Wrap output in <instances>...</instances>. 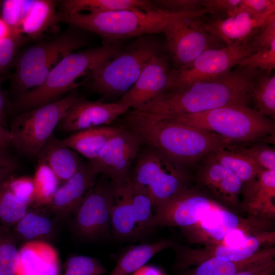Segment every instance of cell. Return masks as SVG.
<instances>
[{
	"label": "cell",
	"mask_w": 275,
	"mask_h": 275,
	"mask_svg": "<svg viewBox=\"0 0 275 275\" xmlns=\"http://www.w3.org/2000/svg\"><path fill=\"white\" fill-rule=\"evenodd\" d=\"M260 71L238 67L219 78L169 91L133 110L168 116L197 114L228 105L248 106Z\"/></svg>",
	"instance_id": "6da1fadb"
},
{
	"label": "cell",
	"mask_w": 275,
	"mask_h": 275,
	"mask_svg": "<svg viewBox=\"0 0 275 275\" xmlns=\"http://www.w3.org/2000/svg\"><path fill=\"white\" fill-rule=\"evenodd\" d=\"M125 114L127 127L142 143L183 166L195 163L212 151L232 143L213 132L134 110Z\"/></svg>",
	"instance_id": "7a4b0ae2"
},
{
	"label": "cell",
	"mask_w": 275,
	"mask_h": 275,
	"mask_svg": "<svg viewBox=\"0 0 275 275\" xmlns=\"http://www.w3.org/2000/svg\"><path fill=\"white\" fill-rule=\"evenodd\" d=\"M121 48L118 42H105L100 46L68 55L54 66L40 85L19 95L13 104L14 109L20 114L61 99L62 95L80 85L76 82L78 79L85 76L86 80Z\"/></svg>",
	"instance_id": "3957f363"
},
{
	"label": "cell",
	"mask_w": 275,
	"mask_h": 275,
	"mask_svg": "<svg viewBox=\"0 0 275 275\" xmlns=\"http://www.w3.org/2000/svg\"><path fill=\"white\" fill-rule=\"evenodd\" d=\"M205 10L181 13H170L157 10L152 12L124 10L88 13H62L59 18L78 29L94 33L106 42L139 37L162 33L163 28L184 18L203 16Z\"/></svg>",
	"instance_id": "277c9868"
},
{
	"label": "cell",
	"mask_w": 275,
	"mask_h": 275,
	"mask_svg": "<svg viewBox=\"0 0 275 275\" xmlns=\"http://www.w3.org/2000/svg\"><path fill=\"white\" fill-rule=\"evenodd\" d=\"M154 118L215 133L234 143L263 142L274 138L273 120L243 105H228L202 113Z\"/></svg>",
	"instance_id": "5b68a950"
},
{
	"label": "cell",
	"mask_w": 275,
	"mask_h": 275,
	"mask_svg": "<svg viewBox=\"0 0 275 275\" xmlns=\"http://www.w3.org/2000/svg\"><path fill=\"white\" fill-rule=\"evenodd\" d=\"M159 49L158 43L150 35L139 37L99 66L84 84L105 97H121Z\"/></svg>",
	"instance_id": "8992f818"
},
{
	"label": "cell",
	"mask_w": 275,
	"mask_h": 275,
	"mask_svg": "<svg viewBox=\"0 0 275 275\" xmlns=\"http://www.w3.org/2000/svg\"><path fill=\"white\" fill-rule=\"evenodd\" d=\"M82 98L72 91L55 102L18 114L10 125L11 145L25 156L37 157L68 109Z\"/></svg>",
	"instance_id": "52a82bcc"
},
{
	"label": "cell",
	"mask_w": 275,
	"mask_h": 275,
	"mask_svg": "<svg viewBox=\"0 0 275 275\" xmlns=\"http://www.w3.org/2000/svg\"><path fill=\"white\" fill-rule=\"evenodd\" d=\"M87 43L83 34L70 31L30 47L17 61L14 89L20 94L40 85L62 59Z\"/></svg>",
	"instance_id": "ba28073f"
},
{
	"label": "cell",
	"mask_w": 275,
	"mask_h": 275,
	"mask_svg": "<svg viewBox=\"0 0 275 275\" xmlns=\"http://www.w3.org/2000/svg\"><path fill=\"white\" fill-rule=\"evenodd\" d=\"M131 178L147 190L153 209L189 187L190 179L184 166L151 147L139 156Z\"/></svg>",
	"instance_id": "9c48e42d"
},
{
	"label": "cell",
	"mask_w": 275,
	"mask_h": 275,
	"mask_svg": "<svg viewBox=\"0 0 275 275\" xmlns=\"http://www.w3.org/2000/svg\"><path fill=\"white\" fill-rule=\"evenodd\" d=\"M256 51L250 42L240 46L207 49L188 65L172 69L167 92L219 78L231 72L241 60Z\"/></svg>",
	"instance_id": "30bf717a"
},
{
	"label": "cell",
	"mask_w": 275,
	"mask_h": 275,
	"mask_svg": "<svg viewBox=\"0 0 275 275\" xmlns=\"http://www.w3.org/2000/svg\"><path fill=\"white\" fill-rule=\"evenodd\" d=\"M273 220L250 215L242 217L236 212L223 207L211 211L197 224L182 230L186 239L191 243L216 245L236 230L253 234L274 231Z\"/></svg>",
	"instance_id": "8fae6325"
},
{
	"label": "cell",
	"mask_w": 275,
	"mask_h": 275,
	"mask_svg": "<svg viewBox=\"0 0 275 275\" xmlns=\"http://www.w3.org/2000/svg\"><path fill=\"white\" fill-rule=\"evenodd\" d=\"M202 16L180 19L167 25L162 33L165 36L167 46L174 68L184 67L205 50L214 47L216 36L204 29Z\"/></svg>",
	"instance_id": "7c38bea8"
},
{
	"label": "cell",
	"mask_w": 275,
	"mask_h": 275,
	"mask_svg": "<svg viewBox=\"0 0 275 275\" xmlns=\"http://www.w3.org/2000/svg\"><path fill=\"white\" fill-rule=\"evenodd\" d=\"M114 195L112 183L95 182L73 214L72 227L80 237L96 239L109 231Z\"/></svg>",
	"instance_id": "4fadbf2b"
},
{
	"label": "cell",
	"mask_w": 275,
	"mask_h": 275,
	"mask_svg": "<svg viewBox=\"0 0 275 275\" xmlns=\"http://www.w3.org/2000/svg\"><path fill=\"white\" fill-rule=\"evenodd\" d=\"M223 207L197 187H189L153 209L151 227L186 228L197 224L211 211Z\"/></svg>",
	"instance_id": "5bb4252c"
},
{
	"label": "cell",
	"mask_w": 275,
	"mask_h": 275,
	"mask_svg": "<svg viewBox=\"0 0 275 275\" xmlns=\"http://www.w3.org/2000/svg\"><path fill=\"white\" fill-rule=\"evenodd\" d=\"M275 242L274 231L258 233L248 236L237 245L225 244L204 246L197 249L186 246L175 247L176 269H183L196 266L209 259L223 257L232 261H241L256 254L262 249L273 246Z\"/></svg>",
	"instance_id": "9a60e30c"
},
{
	"label": "cell",
	"mask_w": 275,
	"mask_h": 275,
	"mask_svg": "<svg viewBox=\"0 0 275 275\" xmlns=\"http://www.w3.org/2000/svg\"><path fill=\"white\" fill-rule=\"evenodd\" d=\"M195 180L196 186L212 200L236 212L240 211L242 181L221 164L204 157Z\"/></svg>",
	"instance_id": "2e32d148"
},
{
	"label": "cell",
	"mask_w": 275,
	"mask_h": 275,
	"mask_svg": "<svg viewBox=\"0 0 275 275\" xmlns=\"http://www.w3.org/2000/svg\"><path fill=\"white\" fill-rule=\"evenodd\" d=\"M140 139L129 129L121 128L104 145L98 157L89 163L99 174L111 180L131 176L129 170L141 144Z\"/></svg>",
	"instance_id": "e0dca14e"
},
{
	"label": "cell",
	"mask_w": 275,
	"mask_h": 275,
	"mask_svg": "<svg viewBox=\"0 0 275 275\" xmlns=\"http://www.w3.org/2000/svg\"><path fill=\"white\" fill-rule=\"evenodd\" d=\"M172 69L164 56L155 55L133 86L117 103L135 109L167 92Z\"/></svg>",
	"instance_id": "ac0fdd59"
},
{
	"label": "cell",
	"mask_w": 275,
	"mask_h": 275,
	"mask_svg": "<svg viewBox=\"0 0 275 275\" xmlns=\"http://www.w3.org/2000/svg\"><path fill=\"white\" fill-rule=\"evenodd\" d=\"M129 108L115 102H103L81 99L72 105L58 127L65 132L103 126L125 114Z\"/></svg>",
	"instance_id": "d6986e66"
},
{
	"label": "cell",
	"mask_w": 275,
	"mask_h": 275,
	"mask_svg": "<svg viewBox=\"0 0 275 275\" xmlns=\"http://www.w3.org/2000/svg\"><path fill=\"white\" fill-rule=\"evenodd\" d=\"M99 173L89 163L82 164L70 178L59 186L46 206L56 219H65L73 215L86 193L96 182Z\"/></svg>",
	"instance_id": "ffe728a7"
},
{
	"label": "cell",
	"mask_w": 275,
	"mask_h": 275,
	"mask_svg": "<svg viewBox=\"0 0 275 275\" xmlns=\"http://www.w3.org/2000/svg\"><path fill=\"white\" fill-rule=\"evenodd\" d=\"M240 211L248 215L274 219L275 170H262L241 190Z\"/></svg>",
	"instance_id": "44dd1931"
},
{
	"label": "cell",
	"mask_w": 275,
	"mask_h": 275,
	"mask_svg": "<svg viewBox=\"0 0 275 275\" xmlns=\"http://www.w3.org/2000/svg\"><path fill=\"white\" fill-rule=\"evenodd\" d=\"M267 18L256 16L238 7L233 15L205 22L204 27L206 31L224 41L227 46H240L250 41Z\"/></svg>",
	"instance_id": "7402d4cb"
},
{
	"label": "cell",
	"mask_w": 275,
	"mask_h": 275,
	"mask_svg": "<svg viewBox=\"0 0 275 275\" xmlns=\"http://www.w3.org/2000/svg\"><path fill=\"white\" fill-rule=\"evenodd\" d=\"M114 202L111 217L113 234L120 239H133L141 236L136 212L131 200V176L123 180H111Z\"/></svg>",
	"instance_id": "603a6c76"
},
{
	"label": "cell",
	"mask_w": 275,
	"mask_h": 275,
	"mask_svg": "<svg viewBox=\"0 0 275 275\" xmlns=\"http://www.w3.org/2000/svg\"><path fill=\"white\" fill-rule=\"evenodd\" d=\"M17 275H60L58 253L46 241L25 242L19 249Z\"/></svg>",
	"instance_id": "cb8c5ba5"
},
{
	"label": "cell",
	"mask_w": 275,
	"mask_h": 275,
	"mask_svg": "<svg viewBox=\"0 0 275 275\" xmlns=\"http://www.w3.org/2000/svg\"><path fill=\"white\" fill-rule=\"evenodd\" d=\"M37 157L39 161L49 167L60 181H65L70 178L82 165L77 154L53 134L42 148Z\"/></svg>",
	"instance_id": "d4e9b609"
},
{
	"label": "cell",
	"mask_w": 275,
	"mask_h": 275,
	"mask_svg": "<svg viewBox=\"0 0 275 275\" xmlns=\"http://www.w3.org/2000/svg\"><path fill=\"white\" fill-rule=\"evenodd\" d=\"M55 221L38 207L29 208L26 214L11 227V229L17 242H47L55 235Z\"/></svg>",
	"instance_id": "484cf974"
},
{
	"label": "cell",
	"mask_w": 275,
	"mask_h": 275,
	"mask_svg": "<svg viewBox=\"0 0 275 275\" xmlns=\"http://www.w3.org/2000/svg\"><path fill=\"white\" fill-rule=\"evenodd\" d=\"M275 248H264L252 257L241 261L214 257L201 263L182 275H234L261 261L274 258Z\"/></svg>",
	"instance_id": "4316f807"
},
{
	"label": "cell",
	"mask_w": 275,
	"mask_h": 275,
	"mask_svg": "<svg viewBox=\"0 0 275 275\" xmlns=\"http://www.w3.org/2000/svg\"><path fill=\"white\" fill-rule=\"evenodd\" d=\"M121 129L105 126L91 128L75 132L62 141L90 161L98 157L106 143Z\"/></svg>",
	"instance_id": "83f0119b"
},
{
	"label": "cell",
	"mask_w": 275,
	"mask_h": 275,
	"mask_svg": "<svg viewBox=\"0 0 275 275\" xmlns=\"http://www.w3.org/2000/svg\"><path fill=\"white\" fill-rule=\"evenodd\" d=\"M64 13L106 12L124 10L152 12L157 10L151 1L146 0H66L62 3Z\"/></svg>",
	"instance_id": "f1b7e54d"
},
{
	"label": "cell",
	"mask_w": 275,
	"mask_h": 275,
	"mask_svg": "<svg viewBox=\"0 0 275 275\" xmlns=\"http://www.w3.org/2000/svg\"><path fill=\"white\" fill-rule=\"evenodd\" d=\"M234 143L216 149L205 157L229 170L243 183L254 179L262 170L251 158L237 150Z\"/></svg>",
	"instance_id": "f546056e"
},
{
	"label": "cell",
	"mask_w": 275,
	"mask_h": 275,
	"mask_svg": "<svg viewBox=\"0 0 275 275\" xmlns=\"http://www.w3.org/2000/svg\"><path fill=\"white\" fill-rule=\"evenodd\" d=\"M174 244L171 240H161L134 246L119 258L109 275H130L145 265L155 254Z\"/></svg>",
	"instance_id": "4dcf8cb0"
},
{
	"label": "cell",
	"mask_w": 275,
	"mask_h": 275,
	"mask_svg": "<svg viewBox=\"0 0 275 275\" xmlns=\"http://www.w3.org/2000/svg\"><path fill=\"white\" fill-rule=\"evenodd\" d=\"M56 2L35 0L32 8L22 21L20 33L36 39L42 36L56 18Z\"/></svg>",
	"instance_id": "1f68e13d"
},
{
	"label": "cell",
	"mask_w": 275,
	"mask_h": 275,
	"mask_svg": "<svg viewBox=\"0 0 275 275\" xmlns=\"http://www.w3.org/2000/svg\"><path fill=\"white\" fill-rule=\"evenodd\" d=\"M266 72L255 80L252 93L256 111L272 120L275 117V76Z\"/></svg>",
	"instance_id": "d6a6232c"
},
{
	"label": "cell",
	"mask_w": 275,
	"mask_h": 275,
	"mask_svg": "<svg viewBox=\"0 0 275 275\" xmlns=\"http://www.w3.org/2000/svg\"><path fill=\"white\" fill-rule=\"evenodd\" d=\"M35 187L33 207L46 206L59 187V179L45 162L39 161L33 177Z\"/></svg>",
	"instance_id": "836d02e7"
},
{
	"label": "cell",
	"mask_w": 275,
	"mask_h": 275,
	"mask_svg": "<svg viewBox=\"0 0 275 275\" xmlns=\"http://www.w3.org/2000/svg\"><path fill=\"white\" fill-rule=\"evenodd\" d=\"M17 242L11 227L0 224V275H17Z\"/></svg>",
	"instance_id": "e575fe53"
},
{
	"label": "cell",
	"mask_w": 275,
	"mask_h": 275,
	"mask_svg": "<svg viewBox=\"0 0 275 275\" xmlns=\"http://www.w3.org/2000/svg\"><path fill=\"white\" fill-rule=\"evenodd\" d=\"M29 208L16 198L5 179L0 182V224L12 227L26 214Z\"/></svg>",
	"instance_id": "d590c367"
},
{
	"label": "cell",
	"mask_w": 275,
	"mask_h": 275,
	"mask_svg": "<svg viewBox=\"0 0 275 275\" xmlns=\"http://www.w3.org/2000/svg\"><path fill=\"white\" fill-rule=\"evenodd\" d=\"M131 200L136 212L138 230L142 236L152 229L154 215L153 203L145 188L132 181Z\"/></svg>",
	"instance_id": "8d00e7d4"
},
{
	"label": "cell",
	"mask_w": 275,
	"mask_h": 275,
	"mask_svg": "<svg viewBox=\"0 0 275 275\" xmlns=\"http://www.w3.org/2000/svg\"><path fill=\"white\" fill-rule=\"evenodd\" d=\"M234 148L263 169L275 170L274 149L263 142L234 143Z\"/></svg>",
	"instance_id": "74e56055"
},
{
	"label": "cell",
	"mask_w": 275,
	"mask_h": 275,
	"mask_svg": "<svg viewBox=\"0 0 275 275\" xmlns=\"http://www.w3.org/2000/svg\"><path fill=\"white\" fill-rule=\"evenodd\" d=\"M34 0H5L2 5V19L11 31L21 35L22 21L30 12Z\"/></svg>",
	"instance_id": "f35d334b"
},
{
	"label": "cell",
	"mask_w": 275,
	"mask_h": 275,
	"mask_svg": "<svg viewBox=\"0 0 275 275\" xmlns=\"http://www.w3.org/2000/svg\"><path fill=\"white\" fill-rule=\"evenodd\" d=\"M63 275H103L107 269L95 258L75 255L69 257L64 265Z\"/></svg>",
	"instance_id": "ab89813d"
},
{
	"label": "cell",
	"mask_w": 275,
	"mask_h": 275,
	"mask_svg": "<svg viewBox=\"0 0 275 275\" xmlns=\"http://www.w3.org/2000/svg\"><path fill=\"white\" fill-rule=\"evenodd\" d=\"M237 66L240 68L266 70L270 73L275 68V43L262 47L242 59Z\"/></svg>",
	"instance_id": "60d3db41"
},
{
	"label": "cell",
	"mask_w": 275,
	"mask_h": 275,
	"mask_svg": "<svg viewBox=\"0 0 275 275\" xmlns=\"http://www.w3.org/2000/svg\"><path fill=\"white\" fill-rule=\"evenodd\" d=\"M9 188L22 203L29 207L33 205L35 199V187L33 177L25 176H14L5 179Z\"/></svg>",
	"instance_id": "b9f144b4"
},
{
	"label": "cell",
	"mask_w": 275,
	"mask_h": 275,
	"mask_svg": "<svg viewBox=\"0 0 275 275\" xmlns=\"http://www.w3.org/2000/svg\"><path fill=\"white\" fill-rule=\"evenodd\" d=\"M159 10L170 13L193 12L203 10L202 0L151 1Z\"/></svg>",
	"instance_id": "7bdbcfd3"
},
{
	"label": "cell",
	"mask_w": 275,
	"mask_h": 275,
	"mask_svg": "<svg viewBox=\"0 0 275 275\" xmlns=\"http://www.w3.org/2000/svg\"><path fill=\"white\" fill-rule=\"evenodd\" d=\"M239 8L256 16L266 18L274 14V0H241Z\"/></svg>",
	"instance_id": "ee69618b"
},
{
	"label": "cell",
	"mask_w": 275,
	"mask_h": 275,
	"mask_svg": "<svg viewBox=\"0 0 275 275\" xmlns=\"http://www.w3.org/2000/svg\"><path fill=\"white\" fill-rule=\"evenodd\" d=\"M20 35L12 34L0 40V74L12 61L16 52Z\"/></svg>",
	"instance_id": "f6af8a7d"
},
{
	"label": "cell",
	"mask_w": 275,
	"mask_h": 275,
	"mask_svg": "<svg viewBox=\"0 0 275 275\" xmlns=\"http://www.w3.org/2000/svg\"><path fill=\"white\" fill-rule=\"evenodd\" d=\"M241 0H202L204 9L212 14L233 15L238 8Z\"/></svg>",
	"instance_id": "bcb514c9"
},
{
	"label": "cell",
	"mask_w": 275,
	"mask_h": 275,
	"mask_svg": "<svg viewBox=\"0 0 275 275\" xmlns=\"http://www.w3.org/2000/svg\"><path fill=\"white\" fill-rule=\"evenodd\" d=\"M275 272L274 258L257 263L234 275H273Z\"/></svg>",
	"instance_id": "7dc6e473"
},
{
	"label": "cell",
	"mask_w": 275,
	"mask_h": 275,
	"mask_svg": "<svg viewBox=\"0 0 275 275\" xmlns=\"http://www.w3.org/2000/svg\"><path fill=\"white\" fill-rule=\"evenodd\" d=\"M11 145V139L9 129L0 125V150L7 152Z\"/></svg>",
	"instance_id": "c3c4849f"
},
{
	"label": "cell",
	"mask_w": 275,
	"mask_h": 275,
	"mask_svg": "<svg viewBox=\"0 0 275 275\" xmlns=\"http://www.w3.org/2000/svg\"><path fill=\"white\" fill-rule=\"evenodd\" d=\"M18 164L7 152L0 150V169H11L16 170Z\"/></svg>",
	"instance_id": "681fc988"
},
{
	"label": "cell",
	"mask_w": 275,
	"mask_h": 275,
	"mask_svg": "<svg viewBox=\"0 0 275 275\" xmlns=\"http://www.w3.org/2000/svg\"><path fill=\"white\" fill-rule=\"evenodd\" d=\"M130 275H164L157 267L153 265H144Z\"/></svg>",
	"instance_id": "f907efd6"
},
{
	"label": "cell",
	"mask_w": 275,
	"mask_h": 275,
	"mask_svg": "<svg viewBox=\"0 0 275 275\" xmlns=\"http://www.w3.org/2000/svg\"><path fill=\"white\" fill-rule=\"evenodd\" d=\"M0 125L8 128L6 114V102L0 88Z\"/></svg>",
	"instance_id": "816d5d0a"
},
{
	"label": "cell",
	"mask_w": 275,
	"mask_h": 275,
	"mask_svg": "<svg viewBox=\"0 0 275 275\" xmlns=\"http://www.w3.org/2000/svg\"><path fill=\"white\" fill-rule=\"evenodd\" d=\"M12 34L15 33L11 31L2 19L0 18V40L9 36Z\"/></svg>",
	"instance_id": "f5cc1de1"
},
{
	"label": "cell",
	"mask_w": 275,
	"mask_h": 275,
	"mask_svg": "<svg viewBox=\"0 0 275 275\" xmlns=\"http://www.w3.org/2000/svg\"><path fill=\"white\" fill-rule=\"evenodd\" d=\"M16 170L11 169H0V182L7 179L12 175Z\"/></svg>",
	"instance_id": "db71d44e"
}]
</instances>
